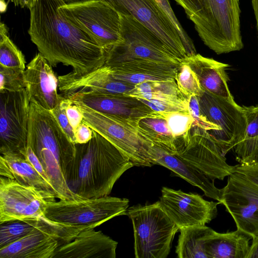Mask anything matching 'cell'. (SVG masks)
Instances as JSON below:
<instances>
[{"mask_svg": "<svg viewBox=\"0 0 258 258\" xmlns=\"http://www.w3.org/2000/svg\"><path fill=\"white\" fill-rule=\"evenodd\" d=\"M63 0H36L30 11L28 33L52 67L61 63L82 75L104 65L106 51L60 10Z\"/></svg>", "mask_w": 258, "mask_h": 258, "instance_id": "cell-1", "label": "cell"}, {"mask_svg": "<svg viewBox=\"0 0 258 258\" xmlns=\"http://www.w3.org/2000/svg\"><path fill=\"white\" fill-rule=\"evenodd\" d=\"M133 163L105 138L93 131L87 143L76 144L75 156L64 177L70 189L82 199L108 196Z\"/></svg>", "mask_w": 258, "mask_h": 258, "instance_id": "cell-2", "label": "cell"}, {"mask_svg": "<svg viewBox=\"0 0 258 258\" xmlns=\"http://www.w3.org/2000/svg\"><path fill=\"white\" fill-rule=\"evenodd\" d=\"M27 145L44 169L56 198L83 199L69 187L64 173L76 154V144L69 138L51 112L30 103Z\"/></svg>", "mask_w": 258, "mask_h": 258, "instance_id": "cell-3", "label": "cell"}, {"mask_svg": "<svg viewBox=\"0 0 258 258\" xmlns=\"http://www.w3.org/2000/svg\"><path fill=\"white\" fill-rule=\"evenodd\" d=\"M182 8L204 44L217 54L239 51V0H173Z\"/></svg>", "mask_w": 258, "mask_h": 258, "instance_id": "cell-4", "label": "cell"}, {"mask_svg": "<svg viewBox=\"0 0 258 258\" xmlns=\"http://www.w3.org/2000/svg\"><path fill=\"white\" fill-rule=\"evenodd\" d=\"M120 18L119 39L107 50L105 65L146 61L180 66L182 60L150 29L131 15H120Z\"/></svg>", "mask_w": 258, "mask_h": 258, "instance_id": "cell-5", "label": "cell"}, {"mask_svg": "<svg viewBox=\"0 0 258 258\" xmlns=\"http://www.w3.org/2000/svg\"><path fill=\"white\" fill-rule=\"evenodd\" d=\"M134 228L136 258H166L178 227L163 210L158 201L127 209Z\"/></svg>", "mask_w": 258, "mask_h": 258, "instance_id": "cell-6", "label": "cell"}, {"mask_svg": "<svg viewBox=\"0 0 258 258\" xmlns=\"http://www.w3.org/2000/svg\"><path fill=\"white\" fill-rule=\"evenodd\" d=\"M69 98L81 110L83 121L113 145L134 166L153 165L152 150L154 145L141 135L135 125Z\"/></svg>", "mask_w": 258, "mask_h": 258, "instance_id": "cell-7", "label": "cell"}, {"mask_svg": "<svg viewBox=\"0 0 258 258\" xmlns=\"http://www.w3.org/2000/svg\"><path fill=\"white\" fill-rule=\"evenodd\" d=\"M129 200L108 196L48 203L44 217L54 222L84 229L95 228L118 216L126 215Z\"/></svg>", "mask_w": 258, "mask_h": 258, "instance_id": "cell-8", "label": "cell"}, {"mask_svg": "<svg viewBox=\"0 0 258 258\" xmlns=\"http://www.w3.org/2000/svg\"><path fill=\"white\" fill-rule=\"evenodd\" d=\"M60 10L106 51L118 41L120 15L107 3L100 0H83L66 3Z\"/></svg>", "mask_w": 258, "mask_h": 258, "instance_id": "cell-9", "label": "cell"}, {"mask_svg": "<svg viewBox=\"0 0 258 258\" xmlns=\"http://www.w3.org/2000/svg\"><path fill=\"white\" fill-rule=\"evenodd\" d=\"M176 154L212 180H223L234 172L235 166L227 163L221 149L209 133L192 126L183 136L175 140Z\"/></svg>", "mask_w": 258, "mask_h": 258, "instance_id": "cell-10", "label": "cell"}, {"mask_svg": "<svg viewBox=\"0 0 258 258\" xmlns=\"http://www.w3.org/2000/svg\"><path fill=\"white\" fill-rule=\"evenodd\" d=\"M54 194L20 183L15 179L0 177V224L16 221H38L45 218L48 203Z\"/></svg>", "mask_w": 258, "mask_h": 258, "instance_id": "cell-11", "label": "cell"}, {"mask_svg": "<svg viewBox=\"0 0 258 258\" xmlns=\"http://www.w3.org/2000/svg\"><path fill=\"white\" fill-rule=\"evenodd\" d=\"M84 229L57 223L45 217L30 233L0 247V258H53L60 245L72 240Z\"/></svg>", "mask_w": 258, "mask_h": 258, "instance_id": "cell-12", "label": "cell"}, {"mask_svg": "<svg viewBox=\"0 0 258 258\" xmlns=\"http://www.w3.org/2000/svg\"><path fill=\"white\" fill-rule=\"evenodd\" d=\"M198 97L204 114L219 128L218 131L208 132L225 156L244 135L247 119L243 107L205 91Z\"/></svg>", "mask_w": 258, "mask_h": 258, "instance_id": "cell-13", "label": "cell"}, {"mask_svg": "<svg viewBox=\"0 0 258 258\" xmlns=\"http://www.w3.org/2000/svg\"><path fill=\"white\" fill-rule=\"evenodd\" d=\"M30 101L25 88L0 92V153L26 152Z\"/></svg>", "mask_w": 258, "mask_h": 258, "instance_id": "cell-14", "label": "cell"}, {"mask_svg": "<svg viewBox=\"0 0 258 258\" xmlns=\"http://www.w3.org/2000/svg\"><path fill=\"white\" fill-rule=\"evenodd\" d=\"M120 15H128L156 34L177 57H187L181 39L156 0H100Z\"/></svg>", "mask_w": 258, "mask_h": 258, "instance_id": "cell-15", "label": "cell"}, {"mask_svg": "<svg viewBox=\"0 0 258 258\" xmlns=\"http://www.w3.org/2000/svg\"><path fill=\"white\" fill-rule=\"evenodd\" d=\"M219 203L233 218L237 229L252 237L258 234V186L242 173L234 172L228 176L221 189Z\"/></svg>", "mask_w": 258, "mask_h": 258, "instance_id": "cell-16", "label": "cell"}, {"mask_svg": "<svg viewBox=\"0 0 258 258\" xmlns=\"http://www.w3.org/2000/svg\"><path fill=\"white\" fill-rule=\"evenodd\" d=\"M158 201L160 205L179 229L206 225L217 215L220 204L205 200L201 196L163 187Z\"/></svg>", "mask_w": 258, "mask_h": 258, "instance_id": "cell-17", "label": "cell"}, {"mask_svg": "<svg viewBox=\"0 0 258 258\" xmlns=\"http://www.w3.org/2000/svg\"><path fill=\"white\" fill-rule=\"evenodd\" d=\"M64 97L81 101L94 110L126 121L136 127L140 119L154 112L138 98L128 95L82 91Z\"/></svg>", "mask_w": 258, "mask_h": 258, "instance_id": "cell-18", "label": "cell"}, {"mask_svg": "<svg viewBox=\"0 0 258 258\" xmlns=\"http://www.w3.org/2000/svg\"><path fill=\"white\" fill-rule=\"evenodd\" d=\"M24 80L30 103L51 110L63 98L57 92L58 77L50 64L39 52L27 65Z\"/></svg>", "mask_w": 258, "mask_h": 258, "instance_id": "cell-19", "label": "cell"}, {"mask_svg": "<svg viewBox=\"0 0 258 258\" xmlns=\"http://www.w3.org/2000/svg\"><path fill=\"white\" fill-rule=\"evenodd\" d=\"M58 79V90L64 96L82 91L128 95L136 85L115 79L105 64L86 74L78 75L72 72Z\"/></svg>", "mask_w": 258, "mask_h": 258, "instance_id": "cell-20", "label": "cell"}, {"mask_svg": "<svg viewBox=\"0 0 258 258\" xmlns=\"http://www.w3.org/2000/svg\"><path fill=\"white\" fill-rule=\"evenodd\" d=\"M117 245L116 241L101 231L88 228L60 245L53 258H115Z\"/></svg>", "mask_w": 258, "mask_h": 258, "instance_id": "cell-21", "label": "cell"}, {"mask_svg": "<svg viewBox=\"0 0 258 258\" xmlns=\"http://www.w3.org/2000/svg\"><path fill=\"white\" fill-rule=\"evenodd\" d=\"M182 61L194 72L205 92L235 102L227 85L229 79L225 71L228 64L200 54L187 57Z\"/></svg>", "mask_w": 258, "mask_h": 258, "instance_id": "cell-22", "label": "cell"}, {"mask_svg": "<svg viewBox=\"0 0 258 258\" xmlns=\"http://www.w3.org/2000/svg\"><path fill=\"white\" fill-rule=\"evenodd\" d=\"M152 152L153 165H161L167 168L176 176L198 187L206 197L219 202L221 189L216 187L214 181L202 172L176 154L170 153L156 146H153Z\"/></svg>", "mask_w": 258, "mask_h": 258, "instance_id": "cell-23", "label": "cell"}, {"mask_svg": "<svg viewBox=\"0 0 258 258\" xmlns=\"http://www.w3.org/2000/svg\"><path fill=\"white\" fill-rule=\"evenodd\" d=\"M108 67L115 79L136 85L149 81L174 80L179 66L157 62L128 61Z\"/></svg>", "mask_w": 258, "mask_h": 258, "instance_id": "cell-24", "label": "cell"}, {"mask_svg": "<svg viewBox=\"0 0 258 258\" xmlns=\"http://www.w3.org/2000/svg\"><path fill=\"white\" fill-rule=\"evenodd\" d=\"M252 237L237 229L226 233L213 230L205 242L208 258H246Z\"/></svg>", "mask_w": 258, "mask_h": 258, "instance_id": "cell-25", "label": "cell"}, {"mask_svg": "<svg viewBox=\"0 0 258 258\" xmlns=\"http://www.w3.org/2000/svg\"><path fill=\"white\" fill-rule=\"evenodd\" d=\"M0 174L15 179L21 184L33 186L55 195L53 188L22 154H1Z\"/></svg>", "mask_w": 258, "mask_h": 258, "instance_id": "cell-26", "label": "cell"}, {"mask_svg": "<svg viewBox=\"0 0 258 258\" xmlns=\"http://www.w3.org/2000/svg\"><path fill=\"white\" fill-rule=\"evenodd\" d=\"M137 128L141 135L154 146L176 154L175 139L162 112H153L140 119Z\"/></svg>", "mask_w": 258, "mask_h": 258, "instance_id": "cell-27", "label": "cell"}, {"mask_svg": "<svg viewBox=\"0 0 258 258\" xmlns=\"http://www.w3.org/2000/svg\"><path fill=\"white\" fill-rule=\"evenodd\" d=\"M213 229L206 225H195L179 229L176 253L179 258H208L205 242Z\"/></svg>", "mask_w": 258, "mask_h": 258, "instance_id": "cell-28", "label": "cell"}, {"mask_svg": "<svg viewBox=\"0 0 258 258\" xmlns=\"http://www.w3.org/2000/svg\"><path fill=\"white\" fill-rule=\"evenodd\" d=\"M243 107L247 125L242 139L234 148L239 163L258 161V106Z\"/></svg>", "mask_w": 258, "mask_h": 258, "instance_id": "cell-29", "label": "cell"}, {"mask_svg": "<svg viewBox=\"0 0 258 258\" xmlns=\"http://www.w3.org/2000/svg\"><path fill=\"white\" fill-rule=\"evenodd\" d=\"M128 95L138 99L171 102L188 101L179 90L175 80L149 81L136 84Z\"/></svg>", "mask_w": 258, "mask_h": 258, "instance_id": "cell-30", "label": "cell"}, {"mask_svg": "<svg viewBox=\"0 0 258 258\" xmlns=\"http://www.w3.org/2000/svg\"><path fill=\"white\" fill-rule=\"evenodd\" d=\"M0 36V66L25 70V56L10 38L8 29L3 23H1Z\"/></svg>", "mask_w": 258, "mask_h": 258, "instance_id": "cell-31", "label": "cell"}, {"mask_svg": "<svg viewBox=\"0 0 258 258\" xmlns=\"http://www.w3.org/2000/svg\"><path fill=\"white\" fill-rule=\"evenodd\" d=\"M42 220H16L0 224V247L23 238L38 227Z\"/></svg>", "mask_w": 258, "mask_h": 258, "instance_id": "cell-32", "label": "cell"}, {"mask_svg": "<svg viewBox=\"0 0 258 258\" xmlns=\"http://www.w3.org/2000/svg\"><path fill=\"white\" fill-rule=\"evenodd\" d=\"M175 80L179 90L186 98L192 95L200 97L205 92L194 72L182 60L177 69Z\"/></svg>", "mask_w": 258, "mask_h": 258, "instance_id": "cell-33", "label": "cell"}, {"mask_svg": "<svg viewBox=\"0 0 258 258\" xmlns=\"http://www.w3.org/2000/svg\"><path fill=\"white\" fill-rule=\"evenodd\" d=\"M162 113L175 140L185 135L194 122V119L188 112Z\"/></svg>", "mask_w": 258, "mask_h": 258, "instance_id": "cell-34", "label": "cell"}, {"mask_svg": "<svg viewBox=\"0 0 258 258\" xmlns=\"http://www.w3.org/2000/svg\"><path fill=\"white\" fill-rule=\"evenodd\" d=\"M24 71L0 66V92H14L25 88Z\"/></svg>", "mask_w": 258, "mask_h": 258, "instance_id": "cell-35", "label": "cell"}, {"mask_svg": "<svg viewBox=\"0 0 258 258\" xmlns=\"http://www.w3.org/2000/svg\"><path fill=\"white\" fill-rule=\"evenodd\" d=\"M156 1L178 32L186 50L187 57L197 54L196 49L191 39L184 30L177 19L170 6L169 0Z\"/></svg>", "mask_w": 258, "mask_h": 258, "instance_id": "cell-36", "label": "cell"}, {"mask_svg": "<svg viewBox=\"0 0 258 258\" xmlns=\"http://www.w3.org/2000/svg\"><path fill=\"white\" fill-rule=\"evenodd\" d=\"M188 110L194 119L192 126H197L207 132H216L219 130L218 127L209 121L203 113L197 96L192 95L189 97Z\"/></svg>", "mask_w": 258, "mask_h": 258, "instance_id": "cell-37", "label": "cell"}, {"mask_svg": "<svg viewBox=\"0 0 258 258\" xmlns=\"http://www.w3.org/2000/svg\"><path fill=\"white\" fill-rule=\"evenodd\" d=\"M140 100L155 112L167 113L178 111L188 112V101L185 102H171L153 99H140Z\"/></svg>", "mask_w": 258, "mask_h": 258, "instance_id": "cell-38", "label": "cell"}, {"mask_svg": "<svg viewBox=\"0 0 258 258\" xmlns=\"http://www.w3.org/2000/svg\"><path fill=\"white\" fill-rule=\"evenodd\" d=\"M61 103L65 109L67 116L74 131L83 119V115L80 108L69 97L63 96Z\"/></svg>", "mask_w": 258, "mask_h": 258, "instance_id": "cell-39", "label": "cell"}, {"mask_svg": "<svg viewBox=\"0 0 258 258\" xmlns=\"http://www.w3.org/2000/svg\"><path fill=\"white\" fill-rule=\"evenodd\" d=\"M61 100L54 108L50 111L70 140L76 144L74 131L70 123Z\"/></svg>", "mask_w": 258, "mask_h": 258, "instance_id": "cell-40", "label": "cell"}, {"mask_svg": "<svg viewBox=\"0 0 258 258\" xmlns=\"http://www.w3.org/2000/svg\"><path fill=\"white\" fill-rule=\"evenodd\" d=\"M234 172L242 173L258 186V161L239 163L235 165Z\"/></svg>", "mask_w": 258, "mask_h": 258, "instance_id": "cell-41", "label": "cell"}, {"mask_svg": "<svg viewBox=\"0 0 258 258\" xmlns=\"http://www.w3.org/2000/svg\"><path fill=\"white\" fill-rule=\"evenodd\" d=\"M23 156L40 175V176L52 187L49 177L43 168L42 164L31 147L27 145L26 146V152Z\"/></svg>", "mask_w": 258, "mask_h": 258, "instance_id": "cell-42", "label": "cell"}, {"mask_svg": "<svg viewBox=\"0 0 258 258\" xmlns=\"http://www.w3.org/2000/svg\"><path fill=\"white\" fill-rule=\"evenodd\" d=\"M93 130L82 121L74 131L76 144L88 142L93 137Z\"/></svg>", "mask_w": 258, "mask_h": 258, "instance_id": "cell-43", "label": "cell"}, {"mask_svg": "<svg viewBox=\"0 0 258 258\" xmlns=\"http://www.w3.org/2000/svg\"><path fill=\"white\" fill-rule=\"evenodd\" d=\"M246 258H258V234L252 238L249 250Z\"/></svg>", "mask_w": 258, "mask_h": 258, "instance_id": "cell-44", "label": "cell"}, {"mask_svg": "<svg viewBox=\"0 0 258 258\" xmlns=\"http://www.w3.org/2000/svg\"><path fill=\"white\" fill-rule=\"evenodd\" d=\"M15 6L30 9L35 4L36 0H10Z\"/></svg>", "mask_w": 258, "mask_h": 258, "instance_id": "cell-45", "label": "cell"}, {"mask_svg": "<svg viewBox=\"0 0 258 258\" xmlns=\"http://www.w3.org/2000/svg\"><path fill=\"white\" fill-rule=\"evenodd\" d=\"M251 5L255 18L258 38V0H251Z\"/></svg>", "mask_w": 258, "mask_h": 258, "instance_id": "cell-46", "label": "cell"}, {"mask_svg": "<svg viewBox=\"0 0 258 258\" xmlns=\"http://www.w3.org/2000/svg\"><path fill=\"white\" fill-rule=\"evenodd\" d=\"M65 2H72V1H76L77 0H63Z\"/></svg>", "mask_w": 258, "mask_h": 258, "instance_id": "cell-47", "label": "cell"}, {"mask_svg": "<svg viewBox=\"0 0 258 258\" xmlns=\"http://www.w3.org/2000/svg\"><path fill=\"white\" fill-rule=\"evenodd\" d=\"M257 106H258V104L257 105Z\"/></svg>", "mask_w": 258, "mask_h": 258, "instance_id": "cell-48", "label": "cell"}]
</instances>
